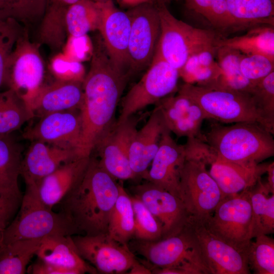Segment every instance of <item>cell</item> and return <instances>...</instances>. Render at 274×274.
I'll return each instance as SVG.
<instances>
[{
  "mask_svg": "<svg viewBox=\"0 0 274 274\" xmlns=\"http://www.w3.org/2000/svg\"><path fill=\"white\" fill-rule=\"evenodd\" d=\"M92 48L90 66L83 81V101L78 158L89 157L114 124L117 107L129 79L111 60L100 37Z\"/></svg>",
  "mask_w": 274,
  "mask_h": 274,
  "instance_id": "cell-1",
  "label": "cell"
},
{
  "mask_svg": "<svg viewBox=\"0 0 274 274\" xmlns=\"http://www.w3.org/2000/svg\"><path fill=\"white\" fill-rule=\"evenodd\" d=\"M119 184L90 157L81 179L60 202L61 211L75 233H107L111 212L119 194Z\"/></svg>",
  "mask_w": 274,
  "mask_h": 274,
  "instance_id": "cell-2",
  "label": "cell"
},
{
  "mask_svg": "<svg viewBox=\"0 0 274 274\" xmlns=\"http://www.w3.org/2000/svg\"><path fill=\"white\" fill-rule=\"evenodd\" d=\"M202 141L217 156L232 162L258 164L274 155L273 134L255 122H214Z\"/></svg>",
  "mask_w": 274,
  "mask_h": 274,
  "instance_id": "cell-3",
  "label": "cell"
},
{
  "mask_svg": "<svg viewBox=\"0 0 274 274\" xmlns=\"http://www.w3.org/2000/svg\"><path fill=\"white\" fill-rule=\"evenodd\" d=\"M75 232L63 214L41 200L36 184L26 185L19 209L0 232V245L18 240L40 239L51 235H72Z\"/></svg>",
  "mask_w": 274,
  "mask_h": 274,
  "instance_id": "cell-4",
  "label": "cell"
},
{
  "mask_svg": "<svg viewBox=\"0 0 274 274\" xmlns=\"http://www.w3.org/2000/svg\"><path fill=\"white\" fill-rule=\"evenodd\" d=\"M154 3L160 26L155 53L173 67L179 71L193 54L216 47V41L220 36L215 31L193 27L175 17L166 4Z\"/></svg>",
  "mask_w": 274,
  "mask_h": 274,
  "instance_id": "cell-5",
  "label": "cell"
},
{
  "mask_svg": "<svg viewBox=\"0 0 274 274\" xmlns=\"http://www.w3.org/2000/svg\"><path fill=\"white\" fill-rule=\"evenodd\" d=\"M178 90L192 98L204 112L208 119L227 124L255 122L267 130L253 97L249 93L186 83Z\"/></svg>",
  "mask_w": 274,
  "mask_h": 274,
  "instance_id": "cell-6",
  "label": "cell"
},
{
  "mask_svg": "<svg viewBox=\"0 0 274 274\" xmlns=\"http://www.w3.org/2000/svg\"><path fill=\"white\" fill-rule=\"evenodd\" d=\"M132 239L129 249L154 267L176 268L185 274H211L197 241L186 225L179 233L158 241Z\"/></svg>",
  "mask_w": 274,
  "mask_h": 274,
  "instance_id": "cell-7",
  "label": "cell"
},
{
  "mask_svg": "<svg viewBox=\"0 0 274 274\" xmlns=\"http://www.w3.org/2000/svg\"><path fill=\"white\" fill-rule=\"evenodd\" d=\"M249 188L223 197L212 215L202 220L215 235L246 252L253 238L254 221Z\"/></svg>",
  "mask_w": 274,
  "mask_h": 274,
  "instance_id": "cell-8",
  "label": "cell"
},
{
  "mask_svg": "<svg viewBox=\"0 0 274 274\" xmlns=\"http://www.w3.org/2000/svg\"><path fill=\"white\" fill-rule=\"evenodd\" d=\"M28 30L24 28L8 59L4 84L30 106L43 87L45 70L40 44L30 41Z\"/></svg>",
  "mask_w": 274,
  "mask_h": 274,
  "instance_id": "cell-9",
  "label": "cell"
},
{
  "mask_svg": "<svg viewBox=\"0 0 274 274\" xmlns=\"http://www.w3.org/2000/svg\"><path fill=\"white\" fill-rule=\"evenodd\" d=\"M179 78V71L155 53L147 72L121 98L117 121L127 119L178 90Z\"/></svg>",
  "mask_w": 274,
  "mask_h": 274,
  "instance_id": "cell-10",
  "label": "cell"
},
{
  "mask_svg": "<svg viewBox=\"0 0 274 274\" xmlns=\"http://www.w3.org/2000/svg\"><path fill=\"white\" fill-rule=\"evenodd\" d=\"M126 13L130 21L128 46L130 77L151 65L160 36V26L154 2L140 4L129 8Z\"/></svg>",
  "mask_w": 274,
  "mask_h": 274,
  "instance_id": "cell-11",
  "label": "cell"
},
{
  "mask_svg": "<svg viewBox=\"0 0 274 274\" xmlns=\"http://www.w3.org/2000/svg\"><path fill=\"white\" fill-rule=\"evenodd\" d=\"M179 197L190 216L204 221L212 215L223 195L206 164L189 158L182 170Z\"/></svg>",
  "mask_w": 274,
  "mask_h": 274,
  "instance_id": "cell-12",
  "label": "cell"
},
{
  "mask_svg": "<svg viewBox=\"0 0 274 274\" xmlns=\"http://www.w3.org/2000/svg\"><path fill=\"white\" fill-rule=\"evenodd\" d=\"M197 241L211 274H249L247 252L211 232L203 222L190 216L186 224Z\"/></svg>",
  "mask_w": 274,
  "mask_h": 274,
  "instance_id": "cell-13",
  "label": "cell"
},
{
  "mask_svg": "<svg viewBox=\"0 0 274 274\" xmlns=\"http://www.w3.org/2000/svg\"><path fill=\"white\" fill-rule=\"evenodd\" d=\"M72 237L80 256L97 273H126L138 262L126 244L115 241L108 233Z\"/></svg>",
  "mask_w": 274,
  "mask_h": 274,
  "instance_id": "cell-14",
  "label": "cell"
},
{
  "mask_svg": "<svg viewBox=\"0 0 274 274\" xmlns=\"http://www.w3.org/2000/svg\"><path fill=\"white\" fill-rule=\"evenodd\" d=\"M198 158L210 165L209 173L218 184L223 197L234 195L254 186L266 172L268 163H241L222 159L202 142Z\"/></svg>",
  "mask_w": 274,
  "mask_h": 274,
  "instance_id": "cell-15",
  "label": "cell"
},
{
  "mask_svg": "<svg viewBox=\"0 0 274 274\" xmlns=\"http://www.w3.org/2000/svg\"><path fill=\"white\" fill-rule=\"evenodd\" d=\"M133 116L122 122H115L95 148L100 158L98 160L100 165L116 180L137 178L128 159L130 143L137 130L138 122Z\"/></svg>",
  "mask_w": 274,
  "mask_h": 274,
  "instance_id": "cell-16",
  "label": "cell"
},
{
  "mask_svg": "<svg viewBox=\"0 0 274 274\" xmlns=\"http://www.w3.org/2000/svg\"><path fill=\"white\" fill-rule=\"evenodd\" d=\"M132 191L160 224L162 239L179 233L187 223L190 215L179 197L149 181L133 186Z\"/></svg>",
  "mask_w": 274,
  "mask_h": 274,
  "instance_id": "cell-17",
  "label": "cell"
},
{
  "mask_svg": "<svg viewBox=\"0 0 274 274\" xmlns=\"http://www.w3.org/2000/svg\"><path fill=\"white\" fill-rule=\"evenodd\" d=\"M81 133L80 112L73 110L53 113L41 117L38 122L25 130L22 136L30 141H41L74 150L76 153Z\"/></svg>",
  "mask_w": 274,
  "mask_h": 274,
  "instance_id": "cell-18",
  "label": "cell"
},
{
  "mask_svg": "<svg viewBox=\"0 0 274 274\" xmlns=\"http://www.w3.org/2000/svg\"><path fill=\"white\" fill-rule=\"evenodd\" d=\"M100 20L97 30L114 66L128 75V46L130 30V19L118 9L113 0L99 3Z\"/></svg>",
  "mask_w": 274,
  "mask_h": 274,
  "instance_id": "cell-19",
  "label": "cell"
},
{
  "mask_svg": "<svg viewBox=\"0 0 274 274\" xmlns=\"http://www.w3.org/2000/svg\"><path fill=\"white\" fill-rule=\"evenodd\" d=\"M186 160L184 145L178 144L166 128L144 179L180 198L181 175Z\"/></svg>",
  "mask_w": 274,
  "mask_h": 274,
  "instance_id": "cell-20",
  "label": "cell"
},
{
  "mask_svg": "<svg viewBox=\"0 0 274 274\" xmlns=\"http://www.w3.org/2000/svg\"><path fill=\"white\" fill-rule=\"evenodd\" d=\"M160 109L166 128L177 137L203 140L201 127L208 119L200 106L190 97L178 90L156 105Z\"/></svg>",
  "mask_w": 274,
  "mask_h": 274,
  "instance_id": "cell-21",
  "label": "cell"
},
{
  "mask_svg": "<svg viewBox=\"0 0 274 274\" xmlns=\"http://www.w3.org/2000/svg\"><path fill=\"white\" fill-rule=\"evenodd\" d=\"M78 158L74 150L41 141H31L21 163L20 175L25 185H37L62 164Z\"/></svg>",
  "mask_w": 274,
  "mask_h": 274,
  "instance_id": "cell-22",
  "label": "cell"
},
{
  "mask_svg": "<svg viewBox=\"0 0 274 274\" xmlns=\"http://www.w3.org/2000/svg\"><path fill=\"white\" fill-rule=\"evenodd\" d=\"M166 128L161 111L155 106L147 121L141 129H137L130 143L128 159L136 177L144 178L146 175Z\"/></svg>",
  "mask_w": 274,
  "mask_h": 274,
  "instance_id": "cell-23",
  "label": "cell"
},
{
  "mask_svg": "<svg viewBox=\"0 0 274 274\" xmlns=\"http://www.w3.org/2000/svg\"><path fill=\"white\" fill-rule=\"evenodd\" d=\"M83 97V81L59 80L43 87L30 106L35 116L41 118L53 113L80 110Z\"/></svg>",
  "mask_w": 274,
  "mask_h": 274,
  "instance_id": "cell-24",
  "label": "cell"
},
{
  "mask_svg": "<svg viewBox=\"0 0 274 274\" xmlns=\"http://www.w3.org/2000/svg\"><path fill=\"white\" fill-rule=\"evenodd\" d=\"M90 157L77 158L62 164L37 185L39 197L44 204L52 209L60 203L81 179Z\"/></svg>",
  "mask_w": 274,
  "mask_h": 274,
  "instance_id": "cell-25",
  "label": "cell"
},
{
  "mask_svg": "<svg viewBox=\"0 0 274 274\" xmlns=\"http://www.w3.org/2000/svg\"><path fill=\"white\" fill-rule=\"evenodd\" d=\"M36 255L42 261L76 274L97 273L79 255L71 235H51L43 237Z\"/></svg>",
  "mask_w": 274,
  "mask_h": 274,
  "instance_id": "cell-26",
  "label": "cell"
},
{
  "mask_svg": "<svg viewBox=\"0 0 274 274\" xmlns=\"http://www.w3.org/2000/svg\"><path fill=\"white\" fill-rule=\"evenodd\" d=\"M236 49L246 56L262 55L274 60V26L259 24L249 28L244 35L230 38L220 37L216 47Z\"/></svg>",
  "mask_w": 274,
  "mask_h": 274,
  "instance_id": "cell-27",
  "label": "cell"
},
{
  "mask_svg": "<svg viewBox=\"0 0 274 274\" xmlns=\"http://www.w3.org/2000/svg\"><path fill=\"white\" fill-rule=\"evenodd\" d=\"M217 48H207L191 55L179 71L185 83L201 87H213L218 83L223 73L215 61Z\"/></svg>",
  "mask_w": 274,
  "mask_h": 274,
  "instance_id": "cell-28",
  "label": "cell"
},
{
  "mask_svg": "<svg viewBox=\"0 0 274 274\" xmlns=\"http://www.w3.org/2000/svg\"><path fill=\"white\" fill-rule=\"evenodd\" d=\"M21 150L11 136L0 135V195H18Z\"/></svg>",
  "mask_w": 274,
  "mask_h": 274,
  "instance_id": "cell-29",
  "label": "cell"
},
{
  "mask_svg": "<svg viewBox=\"0 0 274 274\" xmlns=\"http://www.w3.org/2000/svg\"><path fill=\"white\" fill-rule=\"evenodd\" d=\"M241 29L259 24L274 26V0H226Z\"/></svg>",
  "mask_w": 274,
  "mask_h": 274,
  "instance_id": "cell-30",
  "label": "cell"
},
{
  "mask_svg": "<svg viewBox=\"0 0 274 274\" xmlns=\"http://www.w3.org/2000/svg\"><path fill=\"white\" fill-rule=\"evenodd\" d=\"M35 117L30 106L12 89L0 93V135L19 130Z\"/></svg>",
  "mask_w": 274,
  "mask_h": 274,
  "instance_id": "cell-31",
  "label": "cell"
},
{
  "mask_svg": "<svg viewBox=\"0 0 274 274\" xmlns=\"http://www.w3.org/2000/svg\"><path fill=\"white\" fill-rule=\"evenodd\" d=\"M134 218L130 195L119 185V194L110 217L108 235L115 241L126 244L133 238Z\"/></svg>",
  "mask_w": 274,
  "mask_h": 274,
  "instance_id": "cell-32",
  "label": "cell"
},
{
  "mask_svg": "<svg viewBox=\"0 0 274 274\" xmlns=\"http://www.w3.org/2000/svg\"><path fill=\"white\" fill-rule=\"evenodd\" d=\"M253 215V237L274 232V194L270 193L264 183L259 179L249 188Z\"/></svg>",
  "mask_w": 274,
  "mask_h": 274,
  "instance_id": "cell-33",
  "label": "cell"
},
{
  "mask_svg": "<svg viewBox=\"0 0 274 274\" xmlns=\"http://www.w3.org/2000/svg\"><path fill=\"white\" fill-rule=\"evenodd\" d=\"M244 55L238 50L228 47L217 48L216 56L223 75L213 87L251 93L254 84L244 76L240 69V62Z\"/></svg>",
  "mask_w": 274,
  "mask_h": 274,
  "instance_id": "cell-34",
  "label": "cell"
},
{
  "mask_svg": "<svg viewBox=\"0 0 274 274\" xmlns=\"http://www.w3.org/2000/svg\"><path fill=\"white\" fill-rule=\"evenodd\" d=\"M101 16L99 3L92 0H81L69 6L65 16L67 33L72 38L87 36L98 29Z\"/></svg>",
  "mask_w": 274,
  "mask_h": 274,
  "instance_id": "cell-35",
  "label": "cell"
},
{
  "mask_svg": "<svg viewBox=\"0 0 274 274\" xmlns=\"http://www.w3.org/2000/svg\"><path fill=\"white\" fill-rule=\"evenodd\" d=\"M42 238L0 245V274L26 273L27 265L36 255Z\"/></svg>",
  "mask_w": 274,
  "mask_h": 274,
  "instance_id": "cell-36",
  "label": "cell"
},
{
  "mask_svg": "<svg viewBox=\"0 0 274 274\" xmlns=\"http://www.w3.org/2000/svg\"><path fill=\"white\" fill-rule=\"evenodd\" d=\"M250 242L247 257L249 268L256 274L274 273V240L266 234Z\"/></svg>",
  "mask_w": 274,
  "mask_h": 274,
  "instance_id": "cell-37",
  "label": "cell"
},
{
  "mask_svg": "<svg viewBox=\"0 0 274 274\" xmlns=\"http://www.w3.org/2000/svg\"><path fill=\"white\" fill-rule=\"evenodd\" d=\"M134 218L133 239L156 241L162 239L160 224L143 202L135 196H130Z\"/></svg>",
  "mask_w": 274,
  "mask_h": 274,
  "instance_id": "cell-38",
  "label": "cell"
},
{
  "mask_svg": "<svg viewBox=\"0 0 274 274\" xmlns=\"http://www.w3.org/2000/svg\"><path fill=\"white\" fill-rule=\"evenodd\" d=\"M263 118L267 130L274 133V72L255 84L250 93Z\"/></svg>",
  "mask_w": 274,
  "mask_h": 274,
  "instance_id": "cell-39",
  "label": "cell"
},
{
  "mask_svg": "<svg viewBox=\"0 0 274 274\" xmlns=\"http://www.w3.org/2000/svg\"><path fill=\"white\" fill-rule=\"evenodd\" d=\"M24 28L13 18L0 19V93L8 59Z\"/></svg>",
  "mask_w": 274,
  "mask_h": 274,
  "instance_id": "cell-40",
  "label": "cell"
},
{
  "mask_svg": "<svg viewBox=\"0 0 274 274\" xmlns=\"http://www.w3.org/2000/svg\"><path fill=\"white\" fill-rule=\"evenodd\" d=\"M240 69L244 76L255 84L274 72V60L262 55H245Z\"/></svg>",
  "mask_w": 274,
  "mask_h": 274,
  "instance_id": "cell-41",
  "label": "cell"
},
{
  "mask_svg": "<svg viewBox=\"0 0 274 274\" xmlns=\"http://www.w3.org/2000/svg\"><path fill=\"white\" fill-rule=\"evenodd\" d=\"M205 19L219 30H241L231 16L226 0H212L210 8Z\"/></svg>",
  "mask_w": 274,
  "mask_h": 274,
  "instance_id": "cell-42",
  "label": "cell"
},
{
  "mask_svg": "<svg viewBox=\"0 0 274 274\" xmlns=\"http://www.w3.org/2000/svg\"><path fill=\"white\" fill-rule=\"evenodd\" d=\"M16 20L26 25L42 18L47 0H14Z\"/></svg>",
  "mask_w": 274,
  "mask_h": 274,
  "instance_id": "cell-43",
  "label": "cell"
},
{
  "mask_svg": "<svg viewBox=\"0 0 274 274\" xmlns=\"http://www.w3.org/2000/svg\"><path fill=\"white\" fill-rule=\"evenodd\" d=\"M23 194L0 195V232L12 222L17 214Z\"/></svg>",
  "mask_w": 274,
  "mask_h": 274,
  "instance_id": "cell-44",
  "label": "cell"
},
{
  "mask_svg": "<svg viewBox=\"0 0 274 274\" xmlns=\"http://www.w3.org/2000/svg\"><path fill=\"white\" fill-rule=\"evenodd\" d=\"M26 272L30 274H76L72 270L57 267L39 259L28 267Z\"/></svg>",
  "mask_w": 274,
  "mask_h": 274,
  "instance_id": "cell-45",
  "label": "cell"
},
{
  "mask_svg": "<svg viewBox=\"0 0 274 274\" xmlns=\"http://www.w3.org/2000/svg\"><path fill=\"white\" fill-rule=\"evenodd\" d=\"M212 0H185V6L190 12L206 18Z\"/></svg>",
  "mask_w": 274,
  "mask_h": 274,
  "instance_id": "cell-46",
  "label": "cell"
},
{
  "mask_svg": "<svg viewBox=\"0 0 274 274\" xmlns=\"http://www.w3.org/2000/svg\"><path fill=\"white\" fill-rule=\"evenodd\" d=\"M10 18L16 19L14 0H0V19Z\"/></svg>",
  "mask_w": 274,
  "mask_h": 274,
  "instance_id": "cell-47",
  "label": "cell"
},
{
  "mask_svg": "<svg viewBox=\"0 0 274 274\" xmlns=\"http://www.w3.org/2000/svg\"><path fill=\"white\" fill-rule=\"evenodd\" d=\"M266 173L267 174V181L265 185L270 192L274 194V162L267 164Z\"/></svg>",
  "mask_w": 274,
  "mask_h": 274,
  "instance_id": "cell-48",
  "label": "cell"
},
{
  "mask_svg": "<svg viewBox=\"0 0 274 274\" xmlns=\"http://www.w3.org/2000/svg\"><path fill=\"white\" fill-rule=\"evenodd\" d=\"M129 274H151V270L138 261L128 271Z\"/></svg>",
  "mask_w": 274,
  "mask_h": 274,
  "instance_id": "cell-49",
  "label": "cell"
},
{
  "mask_svg": "<svg viewBox=\"0 0 274 274\" xmlns=\"http://www.w3.org/2000/svg\"><path fill=\"white\" fill-rule=\"evenodd\" d=\"M118 3L124 8H132L145 3H153L154 0H116Z\"/></svg>",
  "mask_w": 274,
  "mask_h": 274,
  "instance_id": "cell-50",
  "label": "cell"
},
{
  "mask_svg": "<svg viewBox=\"0 0 274 274\" xmlns=\"http://www.w3.org/2000/svg\"><path fill=\"white\" fill-rule=\"evenodd\" d=\"M62 2H63L64 4H65L68 6H70L71 5L75 4L81 0H60Z\"/></svg>",
  "mask_w": 274,
  "mask_h": 274,
  "instance_id": "cell-51",
  "label": "cell"
},
{
  "mask_svg": "<svg viewBox=\"0 0 274 274\" xmlns=\"http://www.w3.org/2000/svg\"><path fill=\"white\" fill-rule=\"evenodd\" d=\"M172 1V0H154V2H159L166 5L167 3H169Z\"/></svg>",
  "mask_w": 274,
  "mask_h": 274,
  "instance_id": "cell-52",
  "label": "cell"
},
{
  "mask_svg": "<svg viewBox=\"0 0 274 274\" xmlns=\"http://www.w3.org/2000/svg\"><path fill=\"white\" fill-rule=\"evenodd\" d=\"M92 1L95 2H97V3H105L109 0H92Z\"/></svg>",
  "mask_w": 274,
  "mask_h": 274,
  "instance_id": "cell-53",
  "label": "cell"
}]
</instances>
